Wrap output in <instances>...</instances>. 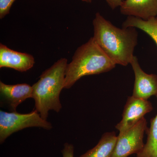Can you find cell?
Segmentation results:
<instances>
[{"instance_id":"obj_5","label":"cell","mask_w":157,"mask_h":157,"mask_svg":"<svg viewBox=\"0 0 157 157\" xmlns=\"http://www.w3.org/2000/svg\"><path fill=\"white\" fill-rule=\"evenodd\" d=\"M147 130V122L144 117L131 129L119 134L112 157H128L140 153L144 146V135Z\"/></svg>"},{"instance_id":"obj_12","label":"cell","mask_w":157,"mask_h":157,"mask_svg":"<svg viewBox=\"0 0 157 157\" xmlns=\"http://www.w3.org/2000/svg\"><path fill=\"white\" fill-rule=\"evenodd\" d=\"M123 28L132 27L140 29L151 37L157 45V19L152 17L145 21L133 16H128L123 23Z\"/></svg>"},{"instance_id":"obj_11","label":"cell","mask_w":157,"mask_h":157,"mask_svg":"<svg viewBox=\"0 0 157 157\" xmlns=\"http://www.w3.org/2000/svg\"><path fill=\"white\" fill-rule=\"evenodd\" d=\"M117 137L115 132H106L94 147L79 157H112Z\"/></svg>"},{"instance_id":"obj_8","label":"cell","mask_w":157,"mask_h":157,"mask_svg":"<svg viewBox=\"0 0 157 157\" xmlns=\"http://www.w3.org/2000/svg\"><path fill=\"white\" fill-rule=\"evenodd\" d=\"M33 86L27 83L5 84L0 81L1 101L11 112L16 111L17 106L28 98H33Z\"/></svg>"},{"instance_id":"obj_9","label":"cell","mask_w":157,"mask_h":157,"mask_svg":"<svg viewBox=\"0 0 157 157\" xmlns=\"http://www.w3.org/2000/svg\"><path fill=\"white\" fill-rule=\"evenodd\" d=\"M35 63L34 57L31 55L15 51L0 44V68H11L24 72L33 67Z\"/></svg>"},{"instance_id":"obj_1","label":"cell","mask_w":157,"mask_h":157,"mask_svg":"<svg viewBox=\"0 0 157 157\" xmlns=\"http://www.w3.org/2000/svg\"><path fill=\"white\" fill-rule=\"evenodd\" d=\"M95 42L116 64L128 66L134 56L138 33L132 27L119 28L100 13L93 20Z\"/></svg>"},{"instance_id":"obj_3","label":"cell","mask_w":157,"mask_h":157,"mask_svg":"<svg viewBox=\"0 0 157 157\" xmlns=\"http://www.w3.org/2000/svg\"><path fill=\"white\" fill-rule=\"evenodd\" d=\"M116 64L98 46L93 37L78 47L68 64L65 73L64 88L70 89L82 77L106 73Z\"/></svg>"},{"instance_id":"obj_18","label":"cell","mask_w":157,"mask_h":157,"mask_svg":"<svg viewBox=\"0 0 157 157\" xmlns=\"http://www.w3.org/2000/svg\"><path fill=\"white\" fill-rule=\"evenodd\" d=\"M156 18H157V17H156Z\"/></svg>"},{"instance_id":"obj_4","label":"cell","mask_w":157,"mask_h":157,"mask_svg":"<svg viewBox=\"0 0 157 157\" xmlns=\"http://www.w3.org/2000/svg\"><path fill=\"white\" fill-rule=\"evenodd\" d=\"M39 127L50 130L51 124L43 119L36 109L28 113L0 111V143L2 144L13 133L26 128Z\"/></svg>"},{"instance_id":"obj_7","label":"cell","mask_w":157,"mask_h":157,"mask_svg":"<svg viewBox=\"0 0 157 157\" xmlns=\"http://www.w3.org/2000/svg\"><path fill=\"white\" fill-rule=\"evenodd\" d=\"M135 73L133 95L135 98L148 100L157 95V75L148 74L140 68L137 57L134 56L130 63Z\"/></svg>"},{"instance_id":"obj_2","label":"cell","mask_w":157,"mask_h":157,"mask_svg":"<svg viewBox=\"0 0 157 157\" xmlns=\"http://www.w3.org/2000/svg\"><path fill=\"white\" fill-rule=\"evenodd\" d=\"M67 59L61 58L45 70L33 86L35 108L41 117L47 120L49 110L58 113L62 108L59 96L64 88Z\"/></svg>"},{"instance_id":"obj_16","label":"cell","mask_w":157,"mask_h":157,"mask_svg":"<svg viewBox=\"0 0 157 157\" xmlns=\"http://www.w3.org/2000/svg\"><path fill=\"white\" fill-rule=\"evenodd\" d=\"M109 7L112 9L120 6L123 2V0H105Z\"/></svg>"},{"instance_id":"obj_13","label":"cell","mask_w":157,"mask_h":157,"mask_svg":"<svg viewBox=\"0 0 157 157\" xmlns=\"http://www.w3.org/2000/svg\"><path fill=\"white\" fill-rule=\"evenodd\" d=\"M157 98V95H156ZM147 142L137 157H157V114L151 120Z\"/></svg>"},{"instance_id":"obj_14","label":"cell","mask_w":157,"mask_h":157,"mask_svg":"<svg viewBox=\"0 0 157 157\" xmlns=\"http://www.w3.org/2000/svg\"><path fill=\"white\" fill-rule=\"evenodd\" d=\"M15 0H0V18L2 19L10 12Z\"/></svg>"},{"instance_id":"obj_15","label":"cell","mask_w":157,"mask_h":157,"mask_svg":"<svg viewBox=\"0 0 157 157\" xmlns=\"http://www.w3.org/2000/svg\"><path fill=\"white\" fill-rule=\"evenodd\" d=\"M74 147L71 144L66 143L61 151L63 157H74Z\"/></svg>"},{"instance_id":"obj_17","label":"cell","mask_w":157,"mask_h":157,"mask_svg":"<svg viewBox=\"0 0 157 157\" xmlns=\"http://www.w3.org/2000/svg\"><path fill=\"white\" fill-rule=\"evenodd\" d=\"M82 1L87 3H91L92 2V0H82Z\"/></svg>"},{"instance_id":"obj_10","label":"cell","mask_w":157,"mask_h":157,"mask_svg":"<svg viewBox=\"0 0 157 157\" xmlns=\"http://www.w3.org/2000/svg\"><path fill=\"white\" fill-rule=\"evenodd\" d=\"M120 7L121 14L144 20L157 16V0H125Z\"/></svg>"},{"instance_id":"obj_6","label":"cell","mask_w":157,"mask_h":157,"mask_svg":"<svg viewBox=\"0 0 157 157\" xmlns=\"http://www.w3.org/2000/svg\"><path fill=\"white\" fill-rule=\"evenodd\" d=\"M153 109L148 100L129 97L127 99L122 113V118L115 128L122 134L134 127Z\"/></svg>"}]
</instances>
